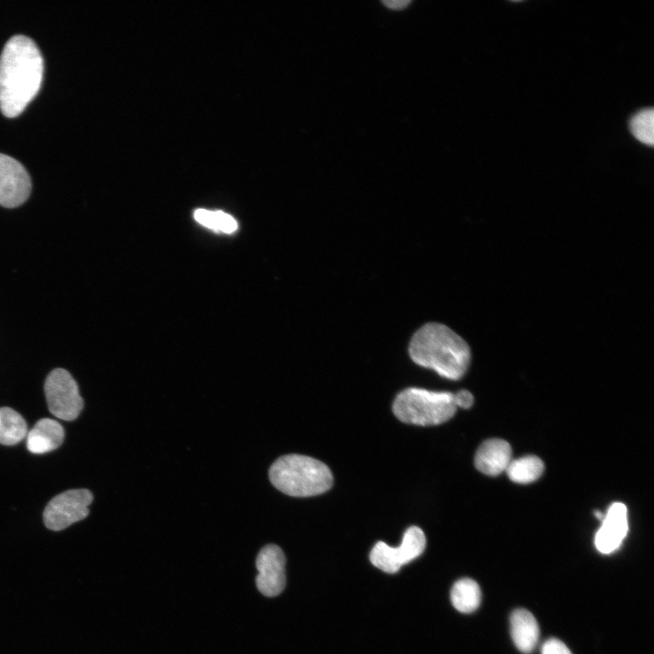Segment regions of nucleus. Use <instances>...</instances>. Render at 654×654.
<instances>
[{
	"label": "nucleus",
	"instance_id": "obj_1",
	"mask_svg": "<svg viewBox=\"0 0 654 654\" xmlns=\"http://www.w3.org/2000/svg\"><path fill=\"white\" fill-rule=\"evenodd\" d=\"M44 60L36 44L22 35L12 36L0 55V110L18 116L36 96L43 81Z\"/></svg>",
	"mask_w": 654,
	"mask_h": 654
},
{
	"label": "nucleus",
	"instance_id": "obj_2",
	"mask_svg": "<svg viewBox=\"0 0 654 654\" xmlns=\"http://www.w3.org/2000/svg\"><path fill=\"white\" fill-rule=\"evenodd\" d=\"M409 353L418 365L455 381L466 373L471 357L465 340L439 322H428L416 331L410 341Z\"/></svg>",
	"mask_w": 654,
	"mask_h": 654
},
{
	"label": "nucleus",
	"instance_id": "obj_3",
	"mask_svg": "<svg viewBox=\"0 0 654 654\" xmlns=\"http://www.w3.org/2000/svg\"><path fill=\"white\" fill-rule=\"evenodd\" d=\"M269 478L280 491L292 497H311L327 491L333 482L329 467L301 454L278 458L270 467Z\"/></svg>",
	"mask_w": 654,
	"mask_h": 654
},
{
	"label": "nucleus",
	"instance_id": "obj_4",
	"mask_svg": "<svg viewBox=\"0 0 654 654\" xmlns=\"http://www.w3.org/2000/svg\"><path fill=\"white\" fill-rule=\"evenodd\" d=\"M456 409L454 393L414 387L401 391L392 404L393 413L401 421L420 426L441 424L454 415Z\"/></svg>",
	"mask_w": 654,
	"mask_h": 654
},
{
	"label": "nucleus",
	"instance_id": "obj_5",
	"mask_svg": "<svg viewBox=\"0 0 654 654\" xmlns=\"http://www.w3.org/2000/svg\"><path fill=\"white\" fill-rule=\"evenodd\" d=\"M45 392L50 412L61 420L76 419L84 407L77 383L64 369H54L48 374Z\"/></svg>",
	"mask_w": 654,
	"mask_h": 654
},
{
	"label": "nucleus",
	"instance_id": "obj_6",
	"mask_svg": "<svg viewBox=\"0 0 654 654\" xmlns=\"http://www.w3.org/2000/svg\"><path fill=\"white\" fill-rule=\"evenodd\" d=\"M425 545L426 538L422 530L417 526H411L405 530L401 544L397 548L378 541L371 550L370 560L382 571L395 573L402 565L419 557L423 552Z\"/></svg>",
	"mask_w": 654,
	"mask_h": 654
},
{
	"label": "nucleus",
	"instance_id": "obj_7",
	"mask_svg": "<svg viewBox=\"0 0 654 654\" xmlns=\"http://www.w3.org/2000/svg\"><path fill=\"white\" fill-rule=\"evenodd\" d=\"M93 494L85 489L69 490L52 499L46 505L43 519L45 526L52 530H61L84 519Z\"/></svg>",
	"mask_w": 654,
	"mask_h": 654
},
{
	"label": "nucleus",
	"instance_id": "obj_8",
	"mask_svg": "<svg viewBox=\"0 0 654 654\" xmlns=\"http://www.w3.org/2000/svg\"><path fill=\"white\" fill-rule=\"evenodd\" d=\"M31 187L25 168L15 158L0 154V205L15 208L23 204L30 195Z\"/></svg>",
	"mask_w": 654,
	"mask_h": 654
},
{
	"label": "nucleus",
	"instance_id": "obj_9",
	"mask_svg": "<svg viewBox=\"0 0 654 654\" xmlns=\"http://www.w3.org/2000/svg\"><path fill=\"white\" fill-rule=\"evenodd\" d=\"M256 586L267 597L279 595L285 587V556L274 544L264 546L256 558Z\"/></svg>",
	"mask_w": 654,
	"mask_h": 654
},
{
	"label": "nucleus",
	"instance_id": "obj_10",
	"mask_svg": "<svg viewBox=\"0 0 654 654\" xmlns=\"http://www.w3.org/2000/svg\"><path fill=\"white\" fill-rule=\"evenodd\" d=\"M595 535V546L603 554L617 550L629 530L627 507L621 502L612 503L604 514Z\"/></svg>",
	"mask_w": 654,
	"mask_h": 654
},
{
	"label": "nucleus",
	"instance_id": "obj_11",
	"mask_svg": "<svg viewBox=\"0 0 654 654\" xmlns=\"http://www.w3.org/2000/svg\"><path fill=\"white\" fill-rule=\"evenodd\" d=\"M511 447L501 439H489L478 448L474 464L478 471L489 476L505 471L511 459Z\"/></svg>",
	"mask_w": 654,
	"mask_h": 654
},
{
	"label": "nucleus",
	"instance_id": "obj_12",
	"mask_svg": "<svg viewBox=\"0 0 654 654\" xmlns=\"http://www.w3.org/2000/svg\"><path fill=\"white\" fill-rule=\"evenodd\" d=\"M62 425L48 418L39 420L27 433V449L33 453L42 454L57 449L64 441Z\"/></svg>",
	"mask_w": 654,
	"mask_h": 654
},
{
	"label": "nucleus",
	"instance_id": "obj_13",
	"mask_svg": "<svg viewBox=\"0 0 654 654\" xmlns=\"http://www.w3.org/2000/svg\"><path fill=\"white\" fill-rule=\"evenodd\" d=\"M510 634L517 649L530 653L540 637V629L535 617L527 609H515L510 615Z\"/></svg>",
	"mask_w": 654,
	"mask_h": 654
},
{
	"label": "nucleus",
	"instance_id": "obj_14",
	"mask_svg": "<svg viewBox=\"0 0 654 654\" xmlns=\"http://www.w3.org/2000/svg\"><path fill=\"white\" fill-rule=\"evenodd\" d=\"M481 593L478 583L469 578L457 580L451 590V600L453 607L460 612L471 613L476 610L481 603Z\"/></svg>",
	"mask_w": 654,
	"mask_h": 654
},
{
	"label": "nucleus",
	"instance_id": "obj_15",
	"mask_svg": "<svg viewBox=\"0 0 654 654\" xmlns=\"http://www.w3.org/2000/svg\"><path fill=\"white\" fill-rule=\"evenodd\" d=\"M506 473L516 483L527 484L538 480L544 471L543 461L537 456L527 455L511 460Z\"/></svg>",
	"mask_w": 654,
	"mask_h": 654
},
{
	"label": "nucleus",
	"instance_id": "obj_16",
	"mask_svg": "<svg viewBox=\"0 0 654 654\" xmlns=\"http://www.w3.org/2000/svg\"><path fill=\"white\" fill-rule=\"evenodd\" d=\"M27 435L24 418L9 407L0 408V443L15 445Z\"/></svg>",
	"mask_w": 654,
	"mask_h": 654
},
{
	"label": "nucleus",
	"instance_id": "obj_17",
	"mask_svg": "<svg viewBox=\"0 0 654 654\" xmlns=\"http://www.w3.org/2000/svg\"><path fill=\"white\" fill-rule=\"evenodd\" d=\"M629 129L637 140L652 146L654 144V110L644 108L637 112L629 121Z\"/></svg>",
	"mask_w": 654,
	"mask_h": 654
},
{
	"label": "nucleus",
	"instance_id": "obj_18",
	"mask_svg": "<svg viewBox=\"0 0 654 654\" xmlns=\"http://www.w3.org/2000/svg\"><path fill=\"white\" fill-rule=\"evenodd\" d=\"M193 215L198 223L213 230L233 233L237 229L236 221L231 215L221 211L198 209Z\"/></svg>",
	"mask_w": 654,
	"mask_h": 654
},
{
	"label": "nucleus",
	"instance_id": "obj_19",
	"mask_svg": "<svg viewBox=\"0 0 654 654\" xmlns=\"http://www.w3.org/2000/svg\"><path fill=\"white\" fill-rule=\"evenodd\" d=\"M541 654H572L570 649L558 639H549L541 647Z\"/></svg>",
	"mask_w": 654,
	"mask_h": 654
},
{
	"label": "nucleus",
	"instance_id": "obj_20",
	"mask_svg": "<svg viewBox=\"0 0 654 654\" xmlns=\"http://www.w3.org/2000/svg\"><path fill=\"white\" fill-rule=\"evenodd\" d=\"M454 403L456 407L468 409L473 404V396L467 390H461L454 393Z\"/></svg>",
	"mask_w": 654,
	"mask_h": 654
},
{
	"label": "nucleus",
	"instance_id": "obj_21",
	"mask_svg": "<svg viewBox=\"0 0 654 654\" xmlns=\"http://www.w3.org/2000/svg\"><path fill=\"white\" fill-rule=\"evenodd\" d=\"M382 3L388 8L394 9V10H400V9L406 7L411 3V1H409V0H407V1L406 0H386V1H382Z\"/></svg>",
	"mask_w": 654,
	"mask_h": 654
},
{
	"label": "nucleus",
	"instance_id": "obj_22",
	"mask_svg": "<svg viewBox=\"0 0 654 654\" xmlns=\"http://www.w3.org/2000/svg\"><path fill=\"white\" fill-rule=\"evenodd\" d=\"M594 514H595V517L597 519H599L600 520H601L604 516V514L600 510H596Z\"/></svg>",
	"mask_w": 654,
	"mask_h": 654
}]
</instances>
